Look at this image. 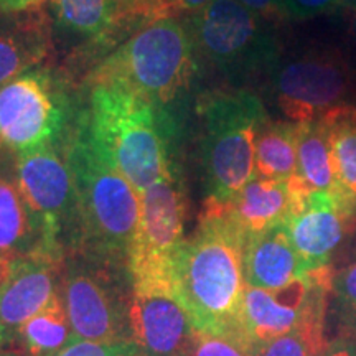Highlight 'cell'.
<instances>
[{
  "label": "cell",
  "instance_id": "obj_28",
  "mask_svg": "<svg viewBox=\"0 0 356 356\" xmlns=\"http://www.w3.org/2000/svg\"><path fill=\"white\" fill-rule=\"evenodd\" d=\"M56 356H145L136 340L88 341L74 340Z\"/></svg>",
  "mask_w": 356,
  "mask_h": 356
},
{
  "label": "cell",
  "instance_id": "obj_19",
  "mask_svg": "<svg viewBox=\"0 0 356 356\" xmlns=\"http://www.w3.org/2000/svg\"><path fill=\"white\" fill-rule=\"evenodd\" d=\"M35 252L51 251L42 222L22 195L13 163L10 170L0 168V261L8 264Z\"/></svg>",
  "mask_w": 356,
  "mask_h": 356
},
{
  "label": "cell",
  "instance_id": "obj_1",
  "mask_svg": "<svg viewBox=\"0 0 356 356\" xmlns=\"http://www.w3.org/2000/svg\"><path fill=\"white\" fill-rule=\"evenodd\" d=\"M246 239L222 204L207 200L197 229L178 248L172 264L173 292L198 332L241 337Z\"/></svg>",
  "mask_w": 356,
  "mask_h": 356
},
{
  "label": "cell",
  "instance_id": "obj_21",
  "mask_svg": "<svg viewBox=\"0 0 356 356\" xmlns=\"http://www.w3.org/2000/svg\"><path fill=\"white\" fill-rule=\"evenodd\" d=\"M299 122H262L256 136V175L266 180H289L297 175Z\"/></svg>",
  "mask_w": 356,
  "mask_h": 356
},
{
  "label": "cell",
  "instance_id": "obj_12",
  "mask_svg": "<svg viewBox=\"0 0 356 356\" xmlns=\"http://www.w3.org/2000/svg\"><path fill=\"white\" fill-rule=\"evenodd\" d=\"M351 89V71L337 53H312L280 66L274 74V95L292 122L323 118L343 106Z\"/></svg>",
  "mask_w": 356,
  "mask_h": 356
},
{
  "label": "cell",
  "instance_id": "obj_25",
  "mask_svg": "<svg viewBox=\"0 0 356 356\" xmlns=\"http://www.w3.org/2000/svg\"><path fill=\"white\" fill-rule=\"evenodd\" d=\"M327 312L328 307L315 310L291 332L251 346L252 356H323L328 345Z\"/></svg>",
  "mask_w": 356,
  "mask_h": 356
},
{
  "label": "cell",
  "instance_id": "obj_27",
  "mask_svg": "<svg viewBox=\"0 0 356 356\" xmlns=\"http://www.w3.org/2000/svg\"><path fill=\"white\" fill-rule=\"evenodd\" d=\"M188 356H252V350L251 345L238 335L198 332Z\"/></svg>",
  "mask_w": 356,
  "mask_h": 356
},
{
  "label": "cell",
  "instance_id": "obj_14",
  "mask_svg": "<svg viewBox=\"0 0 356 356\" xmlns=\"http://www.w3.org/2000/svg\"><path fill=\"white\" fill-rule=\"evenodd\" d=\"M131 322L145 356H188L198 335L173 287L134 289Z\"/></svg>",
  "mask_w": 356,
  "mask_h": 356
},
{
  "label": "cell",
  "instance_id": "obj_8",
  "mask_svg": "<svg viewBox=\"0 0 356 356\" xmlns=\"http://www.w3.org/2000/svg\"><path fill=\"white\" fill-rule=\"evenodd\" d=\"M15 175L22 195L42 222L47 246L66 257L78 248V197L66 145L61 142L15 154Z\"/></svg>",
  "mask_w": 356,
  "mask_h": 356
},
{
  "label": "cell",
  "instance_id": "obj_23",
  "mask_svg": "<svg viewBox=\"0 0 356 356\" xmlns=\"http://www.w3.org/2000/svg\"><path fill=\"white\" fill-rule=\"evenodd\" d=\"M56 24L88 40L106 38L119 22L118 0H50Z\"/></svg>",
  "mask_w": 356,
  "mask_h": 356
},
{
  "label": "cell",
  "instance_id": "obj_24",
  "mask_svg": "<svg viewBox=\"0 0 356 356\" xmlns=\"http://www.w3.org/2000/svg\"><path fill=\"white\" fill-rule=\"evenodd\" d=\"M74 340L61 296L30 318L17 338L26 356H56Z\"/></svg>",
  "mask_w": 356,
  "mask_h": 356
},
{
  "label": "cell",
  "instance_id": "obj_34",
  "mask_svg": "<svg viewBox=\"0 0 356 356\" xmlns=\"http://www.w3.org/2000/svg\"><path fill=\"white\" fill-rule=\"evenodd\" d=\"M43 0H0V15L32 10L42 6Z\"/></svg>",
  "mask_w": 356,
  "mask_h": 356
},
{
  "label": "cell",
  "instance_id": "obj_15",
  "mask_svg": "<svg viewBox=\"0 0 356 356\" xmlns=\"http://www.w3.org/2000/svg\"><path fill=\"white\" fill-rule=\"evenodd\" d=\"M356 211L338 195L309 191L297 211L286 221L293 248L307 269L330 266L345 234L353 228Z\"/></svg>",
  "mask_w": 356,
  "mask_h": 356
},
{
  "label": "cell",
  "instance_id": "obj_22",
  "mask_svg": "<svg viewBox=\"0 0 356 356\" xmlns=\"http://www.w3.org/2000/svg\"><path fill=\"white\" fill-rule=\"evenodd\" d=\"M320 119L330 136L338 197L356 211V106L343 104Z\"/></svg>",
  "mask_w": 356,
  "mask_h": 356
},
{
  "label": "cell",
  "instance_id": "obj_11",
  "mask_svg": "<svg viewBox=\"0 0 356 356\" xmlns=\"http://www.w3.org/2000/svg\"><path fill=\"white\" fill-rule=\"evenodd\" d=\"M333 274L327 266L275 291L246 286L239 317L241 337L251 346L264 343L291 332L315 310L328 307Z\"/></svg>",
  "mask_w": 356,
  "mask_h": 356
},
{
  "label": "cell",
  "instance_id": "obj_13",
  "mask_svg": "<svg viewBox=\"0 0 356 356\" xmlns=\"http://www.w3.org/2000/svg\"><path fill=\"white\" fill-rule=\"evenodd\" d=\"M65 257L35 252L8 262L0 280V351L15 343L22 327L61 296Z\"/></svg>",
  "mask_w": 356,
  "mask_h": 356
},
{
  "label": "cell",
  "instance_id": "obj_30",
  "mask_svg": "<svg viewBox=\"0 0 356 356\" xmlns=\"http://www.w3.org/2000/svg\"><path fill=\"white\" fill-rule=\"evenodd\" d=\"M341 0H282L289 19H312L335 8Z\"/></svg>",
  "mask_w": 356,
  "mask_h": 356
},
{
  "label": "cell",
  "instance_id": "obj_32",
  "mask_svg": "<svg viewBox=\"0 0 356 356\" xmlns=\"http://www.w3.org/2000/svg\"><path fill=\"white\" fill-rule=\"evenodd\" d=\"M159 0H118L119 22H140V25L147 24L149 13Z\"/></svg>",
  "mask_w": 356,
  "mask_h": 356
},
{
  "label": "cell",
  "instance_id": "obj_3",
  "mask_svg": "<svg viewBox=\"0 0 356 356\" xmlns=\"http://www.w3.org/2000/svg\"><path fill=\"white\" fill-rule=\"evenodd\" d=\"M65 145L78 197L79 239L74 252L127 264L140 216V195L102 157L81 121Z\"/></svg>",
  "mask_w": 356,
  "mask_h": 356
},
{
  "label": "cell",
  "instance_id": "obj_20",
  "mask_svg": "<svg viewBox=\"0 0 356 356\" xmlns=\"http://www.w3.org/2000/svg\"><path fill=\"white\" fill-rule=\"evenodd\" d=\"M297 177L304 180L310 190L338 195L330 136L323 119L299 122Z\"/></svg>",
  "mask_w": 356,
  "mask_h": 356
},
{
  "label": "cell",
  "instance_id": "obj_31",
  "mask_svg": "<svg viewBox=\"0 0 356 356\" xmlns=\"http://www.w3.org/2000/svg\"><path fill=\"white\" fill-rule=\"evenodd\" d=\"M238 2L267 24L289 19L282 0H238Z\"/></svg>",
  "mask_w": 356,
  "mask_h": 356
},
{
  "label": "cell",
  "instance_id": "obj_10",
  "mask_svg": "<svg viewBox=\"0 0 356 356\" xmlns=\"http://www.w3.org/2000/svg\"><path fill=\"white\" fill-rule=\"evenodd\" d=\"M70 102L60 78L35 68L0 86V150L20 154L63 139Z\"/></svg>",
  "mask_w": 356,
  "mask_h": 356
},
{
  "label": "cell",
  "instance_id": "obj_6",
  "mask_svg": "<svg viewBox=\"0 0 356 356\" xmlns=\"http://www.w3.org/2000/svg\"><path fill=\"white\" fill-rule=\"evenodd\" d=\"M127 264L73 252L65 257L61 300L76 340H134Z\"/></svg>",
  "mask_w": 356,
  "mask_h": 356
},
{
  "label": "cell",
  "instance_id": "obj_18",
  "mask_svg": "<svg viewBox=\"0 0 356 356\" xmlns=\"http://www.w3.org/2000/svg\"><path fill=\"white\" fill-rule=\"evenodd\" d=\"M50 48V29L40 7L0 15V86L35 70Z\"/></svg>",
  "mask_w": 356,
  "mask_h": 356
},
{
  "label": "cell",
  "instance_id": "obj_9",
  "mask_svg": "<svg viewBox=\"0 0 356 356\" xmlns=\"http://www.w3.org/2000/svg\"><path fill=\"white\" fill-rule=\"evenodd\" d=\"M197 55L228 76L249 74L275 61L274 38L267 22L238 0H213L185 19Z\"/></svg>",
  "mask_w": 356,
  "mask_h": 356
},
{
  "label": "cell",
  "instance_id": "obj_2",
  "mask_svg": "<svg viewBox=\"0 0 356 356\" xmlns=\"http://www.w3.org/2000/svg\"><path fill=\"white\" fill-rule=\"evenodd\" d=\"M167 109L118 84H91L88 111L79 121L115 170L142 193L175 160L170 155L173 121Z\"/></svg>",
  "mask_w": 356,
  "mask_h": 356
},
{
  "label": "cell",
  "instance_id": "obj_26",
  "mask_svg": "<svg viewBox=\"0 0 356 356\" xmlns=\"http://www.w3.org/2000/svg\"><path fill=\"white\" fill-rule=\"evenodd\" d=\"M327 315L335 322L337 335L356 338V261L333 274Z\"/></svg>",
  "mask_w": 356,
  "mask_h": 356
},
{
  "label": "cell",
  "instance_id": "obj_17",
  "mask_svg": "<svg viewBox=\"0 0 356 356\" xmlns=\"http://www.w3.org/2000/svg\"><path fill=\"white\" fill-rule=\"evenodd\" d=\"M310 273L293 248L286 222L249 234L244 244L246 286L275 291Z\"/></svg>",
  "mask_w": 356,
  "mask_h": 356
},
{
  "label": "cell",
  "instance_id": "obj_33",
  "mask_svg": "<svg viewBox=\"0 0 356 356\" xmlns=\"http://www.w3.org/2000/svg\"><path fill=\"white\" fill-rule=\"evenodd\" d=\"M323 356H356V338L335 335L328 341Z\"/></svg>",
  "mask_w": 356,
  "mask_h": 356
},
{
  "label": "cell",
  "instance_id": "obj_4",
  "mask_svg": "<svg viewBox=\"0 0 356 356\" xmlns=\"http://www.w3.org/2000/svg\"><path fill=\"white\" fill-rule=\"evenodd\" d=\"M198 55L185 22H147L92 71L91 84H118L167 108L190 88Z\"/></svg>",
  "mask_w": 356,
  "mask_h": 356
},
{
  "label": "cell",
  "instance_id": "obj_29",
  "mask_svg": "<svg viewBox=\"0 0 356 356\" xmlns=\"http://www.w3.org/2000/svg\"><path fill=\"white\" fill-rule=\"evenodd\" d=\"M213 0H159L149 13L147 22L162 19H178V17L197 15L204 7H208Z\"/></svg>",
  "mask_w": 356,
  "mask_h": 356
},
{
  "label": "cell",
  "instance_id": "obj_36",
  "mask_svg": "<svg viewBox=\"0 0 356 356\" xmlns=\"http://www.w3.org/2000/svg\"><path fill=\"white\" fill-rule=\"evenodd\" d=\"M7 262H2L0 261V280L3 279V275H6V273H7Z\"/></svg>",
  "mask_w": 356,
  "mask_h": 356
},
{
  "label": "cell",
  "instance_id": "obj_16",
  "mask_svg": "<svg viewBox=\"0 0 356 356\" xmlns=\"http://www.w3.org/2000/svg\"><path fill=\"white\" fill-rule=\"evenodd\" d=\"M309 191L314 190L297 175L289 180L254 177L229 202L220 204L249 236L286 222L297 211Z\"/></svg>",
  "mask_w": 356,
  "mask_h": 356
},
{
  "label": "cell",
  "instance_id": "obj_5",
  "mask_svg": "<svg viewBox=\"0 0 356 356\" xmlns=\"http://www.w3.org/2000/svg\"><path fill=\"white\" fill-rule=\"evenodd\" d=\"M200 114L208 200L226 203L256 175V136L269 115L259 97L248 91L210 95Z\"/></svg>",
  "mask_w": 356,
  "mask_h": 356
},
{
  "label": "cell",
  "instance_id": "obj_35",
  "mask_svg": "<svg viewBox=\"0 0 356 356\" xmlns=\"http://www.w3.org/2000/svg\"><path fill=\"white\" fill-rule=\"evenodd\" d=\"M351 32L356 40V0H353V6H351Z\"/></svg>",
  "mask_w": 356,
  "mask_h": 356
},
{
  "label": "cell",
  "instance_id": "obj_37",
  "mask_svg": "<svg viewBox=\"0 0 356 356\" xmlns=\"http://www.w3.org/2000/svg\"><path fill=\"white\" fill-rule=\"evenodd\" d=\"M0 356H7V355H0Z\"/></svg>",
  "mask_w": 356,
  "mask_h": 356
},
{
  "label": "cell",
  "instance_id": "obj_7",
  "mask_svg": "<svg viewBox=\"0 0 356 356\" xmlns=\"http://www.w3.org/2000/svg\"><path fill=\"white\" fill-rule=\"evenodd\" d=\"M185 178L175 162L140 193V216L127 256L134 289L173 287L172 264L185 241Z\"/></svg>",
  "mask_w": 356,
  "mask_h": 356
}]
</instances>
